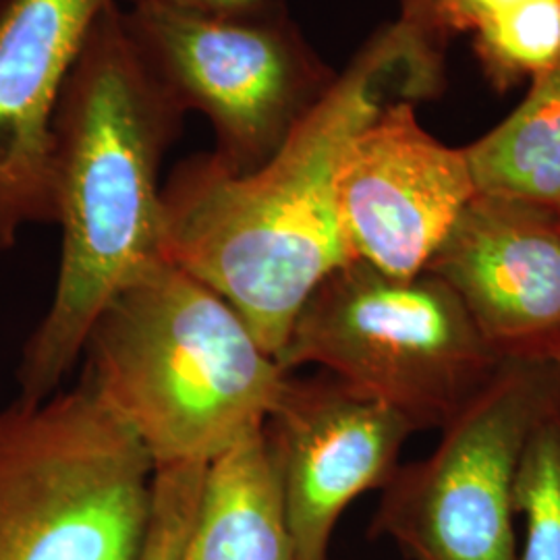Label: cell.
Returning a JSON list of instances; mask_svg holds the SVG:
<instances>
[{
    "mask_svg": "<svg viewBox=\"0 0 560 560\" xmlns=\"http://www.w3.org/2000/svg\"><path fill=\"white\" fill-rule=\"evenodd\" d=\"M444 46L388 23L337 73L279 152L249 175L210 154L162 185V256L229 301L261 349L279 358L305 301L351 256L337 173L361 129L397 102L441 94Z\"/></svg>",
    "mask_w": 560,
    "mask_h": 560,
    "instance_id": "6da1fadb",
    "label": "cell"
},
{
    "mask_svg": "<svg viewBox=\"0 0 560 560\" xmlns=\"http://www.w3.org/2000/svg\"><path fill=\"white\" fill-rule=\"evenodd\" d=\"M183 119L138 57L119 2H108L60 90L52 131L62 254L55 295L21 351V399L59 393L108 303L164 260L159 175Z\"/></svg>",
    "mask_w": 560,
    "mask_h": 560,
    "instance_id": "7a4b0ae2",
    "label": "cell"
},
{
    "mask_svg": "<svg viewBox=\"0 0 560 560\" xmlns=\"http://www.w3.org/2000/svg\"><path fill=\"white\" fill-rule=\"evenodd\" d=\"M83 353V381L154 469L219 459L264 428L289 376L229 301L166 260L108 303Z\"/></svg>",
    "mask_w": 560,
    "mask_h": 560,
    "instance_id": "3957f363",
    "label": "cell"
},
{
    "mask_svg": "<svg viewBox=\"0 0 560 560\" xmlns=\"http://www.w3.org/2000/svg\"><path fill=\"white\" fill-rule=\"evenodd\" d=\"M154 460L90 382L0 409V560H138Z\"/></svg>",
    "mask_w": 560,
    "mask_h": 560,
    "instance_id": "277c9868",
    "label": "cell"
},
{
    "mask_svg": "<svg viewBox=\"0 0 560 560\" xmlns=\"http://www.w3.org/2000/svg\"><path fill=\"white\" fill-rule=\"evenodd\" d=\"M504 360L441 279L390 277L358 260L322 280L277 358L287 374L320 365L416 432L459 416Z\"/></svg>",
    "mask_w": 560,
    "mask_h": 560,
    "instance_id": "5b68a950",
    "label": "cell"
},
{
    "mask_svg": "<svg viewBox=\"0 0 560 560\" xmlns=\"http://www.w3.org/2000/svg\"><path fill=\"white\" fill-rule=\"evenodd\" d=\"M560 413V365L502 361L478 397L442 428L434 453L397 467L382 488L372 536L411 560H520L515 486L527 442Z\"/></svg>",
    "mask_w": 560,
    "mask_h": 560,
    "instance_id": "8992f818",
    "label": "cell"
},
{
    "mask_svg": "<svg viewBox=\"0 0 560 560\" xmlns=\"http://www.w3.org/2000/svg\"><path fill=\"white\" fill-rule=\"evenodd\" d=\"M122 25L180 110L210 120V156L231 175L270 161L337 78L289 15L221 20L136 4L122 11Z\"/></svg>",
    "mask_w": 560,
    "mask_h": 560,
    "instance_id": "52a82bcc",
    "label": "cell"
},
{
    "mask_svg": "<svg viewBox=\"0 0 560 560\" xmlns=\"http://www.w3.org/2000/svg\"><path fill=\"white\" fill-rule=\"evenodd\" d=\"M418 102L390 104L349 141L337 173L340 231L351 260L418 277L478 194L465 148L421 127Z\"/></svg>",
    "mask_w": 560,
    "mask_h": 560,
    "instance_id": "ba28073f",
    "label": "cell"
},
{
    "mask_svg": "<svg viewBox=\"0 0 560 560\" xmlns=\"http://www.w3.org/2000/svg\"><path fill=\"white\" fill-rule=\"evenodd\" d=\"M413 425L328 372L284 378L264 434L298 560H330V540L345 509L384 488Z\"/></svg>",
    "mask_w": 560,
    "mask_h": 560,
    "instance_id": "9c48e42d",
    "label": "cell"
},
{
    "mask_svg": "<svg viewBox=\"0 0 560 560\" xmlns=\"http://www.w3.org/2000/svg\"><path fill=\"white\" fill-rule=\"evenodd\" d=\"M423 272L441 279L504 358L560 342V210L476 194Z\"/></svg>",
    "mask_w": 560,
    "mask_h": 560,
    "instance_id": "30bf717a",
    "label": "cell"
},
{
    "mask_svg": "<svg viewBox=\"0 0 560 560\" xmlns=\"http://www.w3.org/2000/svg\"><path fill=\"white\" fill-rule=\"evenodd\" d=\"M113 0L0 7V254L27 224H57L55 115L92 21Z\"/></svg>",
    "mask_w": 560,
    "mask_h": 560,
    "instance_id": "8fae6325",
    "label": "cell"
},
{
    "mask_svg": "<svg viewBox=\"0 0 560 560\" xmlns=\"http://www.w3.org/2000/svg\"><path fill=\"white\" fill-rule=\"evenodd\" d=\"M189 560H298L264 428L208 465Z\"/></svg>",
    "mask_w": 560,
    "mask_h": 560,
    "instance_id": "7c38bea8",
    "label": "cell"
},
{
    "mask_svg": "<svg viewBox=\"0 0 560 560\" xmlns=\"http://www.w3.org/2000/svg\"><path fill=\"white\" fill-rule=\"evenodd\" d=\"M476 191L560 210V57L520 106L465 148Z\"/></svg>",
    "mask_w": 560,
    "mask_h": 560,
    "instance_id": "4fadbf2b",
    "label": "cell"
},
{
    "mask_svg": "<svg viewBox=\"0 0 560 560\" xmlns=\"http://www.w3.org/2000/svg\"><path fill=\"white\" fill-rule=\"evenodd\" d=\"M405 25L441 46L474 34L488 78L502 90L538 78L560 57V0H428Z\"/></svg>",
    "mask_w": 560,
    "mask_h": 560,
    "instance_id": "5bb4252c",
    "label": "cell"
},
{
    "mask_svg": "<svg viewBox=\"0 0 560 560\" xmlns=\"http://www.w3.org/2000/svg\"><path fill=\"white\" fill-rule=\"evenodd\" d=\"M515 509L525 517L520 560H560V413L541 421L527 442Z\"/></svg>",
    "mask_w": 560,
    "mask_h": 560,
    "instance_id": "9a60e30c",
    "label": "cell"
},
{
    "mask_svg": "<svg viewBox=\"0 0 560 560\" xmlns=\"http://www.w3.org/2000/svg\"><path fill=\"white\" fill-rule=\"evenodd\" d=\"M206 474V463L154 469L150 517L138 560H189Z\"/></svg>",
    "mask_w": 560,
    "mask_h": 560,
    "instance_id": "2e32d148",
    "label": "cell"
},
{
    "mask_svg": "<svg viewBox=\"0 0 560 560\" xmlns=\"http://www.w3.org/2000/svg\"><path fill=\"white\" fill-rule=\"evenodd\" d=\"M119 2V0H117ZM136 4H159L221 20H275L289 15L284 0H127Z\"/></svg>",
    "mask_w": 560,
    "mask_h": 560,
    "instance_id": "e0dca14e",
    "label": "cell"
},
{
    "mask_svg": "<svg viewBox=\"0 0 560 560\" xmlns=\"http://www.w3.org/2000/svg\"><path fill=\"white\" fill-rule=\"evenodd\" d=\"M397 4H399V21L413 23L423 13L428 0H397Z\"/></svg>",
    "mask_w": 560,
    "mask_h": 560,
    "instance_id": "ac0fdd59",
    "label": "cell"
},
{
    "mask_svg": "<svg viewBox=\"0 0 560 560\" xmlns=\"http://www.w3.org/2000/svg\"><path fill=\"white\" fill-rule=\"evenodd\" d=\"M550 360L557 361V363L560 365V342L557 345V349L550 353Z\"/></svg>",
    "mask_w": 560,
    "mask_h": 560,
    "instance_id": "d6986e66",
    "label": "cell"
}]
</instances>
